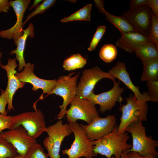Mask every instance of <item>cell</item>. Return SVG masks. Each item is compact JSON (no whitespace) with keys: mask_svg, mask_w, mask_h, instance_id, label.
Segmentation results:
<instances>
[{"mask_svg":"<svg viewBox=\"0 0 158 158\" xmlns=\"http://www.w3.org/2000/svg\"><path fill=\"white\" fill-rule=\"evenodd\" d=\"M25 156L18 154L17 156L13 158H25Z\"/></svg>","mask_w":158,"mask_h":158,"instance_id":"obj_40","label":"cell"},{"mask_svg":"<svg viewBox=\"0 0 158 158\" xmlns=\"http://www.w3.org/2000/svg\"><path fill=\"white\" fill-rule=\"evenodd\" d=\"M117 50L116 46L112 44H106L101 48L99 53L101 59L106 63H111L116 58Z\"/></svg>","mask_w":158,"mask_h":158,"instance_id":"obj_26","label":"cell"},{"mask_svg":"<svg viewBox=\"0 0 158 158\" xmlns=\"http://www.w3.org/2000/svg\"><path fill=\"white\" fill-rule=\"evenodd\" d=\"M128 150L124 151L122 153L120 158H127V154L128 153Z\"/></svg>","mask_w":158,"mask_h":158,"instance_id":"obj_39","label":"cell"},{"mask_svg":"<svg viewBox=\"0 0 158 158\" xmlns=\"http://www.w3.org/2000/svg\"><path fill=\"white\" fill-rule=\"evenodd\" d=\"M147 6L150 8L153 13L158 18V0H149Z\"/></svg>","mask_w":158,"mask_h":158,"instance_id":"obj_35","label":"cell"},{"mask_svg":"<svg viewBox=\"0 0 158 158\" xmlns=\"http://www.w3.org/2000/svg\"><path fill=\"white\" fill-rule=\"evenodd\" d=\"M86 158H92V157H87Z\"/></svg>","mask_w":158,"mask_h":158,"instance_id":"obj_42","label":"cell"},{"mask_svg":"<svg viewBox=\"0 0 158 158\" xmlns=\"http://www.w3.org/2000/svg\"><path fill=\"white\" fill-rule=\"evenodd\" d=\"M11 124V116H8L0 113V132L4 129H10Z\"/></svg>","mask_w":158,"mask_h":158,"instance_id":"obj_33","label":"cell"},{"mask_svg":"<svg viewBox=\"0 0 158 158\" xmlns=\"http://www.w3.org/2000/svg\"><path fill=\"white\" fill-rule=\"evenodd\" d=\"M106 27L104 25L98 27L90 42L89 47L87 48L90 51L94 50L101 39L104 33Z\"/></svg>","mask_w":158,"mask_h":158,"instance_id":"obj_31","label":"cell"},{"mask_svg":"<svg viewBox=\"0 0 158 158\" xmlns=\"http://www.w3.org/2000/svg\"><path fill=\"white\" fill-rule=\"evenodd\" d=\"M116 124V118L114 115L105 117L98 116L90 124H80L91 141L98 140L107 135L114 129Z\"/></svg>","mask_w":158,"mask_h":158,"instance_id":"obj_14","label":"cell"},{"mask_svg":"<svg viewBox=\"0 0 158 158\" xmlns=\"http://www.w3.org/2000/svg\"><path fill=\"white\" fill-rule=\"evenodd\" d=\"M22 126L26 130L29 135L36 140L43 132H47L44 116L41 111L35 109V111L25 112L11 116V124L10 129Z\"/></svg>","mask_w":158,"mask_h":158,"instance_id":"obj_4","label":"cell"},{"mask_svg":"<svg viewBox=\"0 0 158 158\" xmlns=\"http://www.w3.org/2000/svg\"><path fill=\"white\" fill-rule=\"evenodd\" d=\"M125 99L126 103L122 104L119 108L122 115L118 126V134L126 132V128L132 123L138 120L145 121L147 120V102L138 100L135 95L132 94L126 97Z\"/></svg>","mask_w":158,"mask_h":158,"instance_id":"obj_3","label":"cell"},{"mask_svg":"<svg viewBox=\"0 0 158 158\" xmlns=\"http://www.w3.org/2000/svg\"><path fill=\"white\" fill-rule=\"evenodd\" d=\"M151 10L145 5L130 9L121 16L127 20L139 32L148 36L151 22Z\"/></svg>","mask_w":158,"mask_h":158,"instance_id":"obj_15","label":"cell"},{"mask_svg":"<svg viewBox=\"0 0 158 158\" xmlns=\"http://www.w3.org/2000/svg\"><path fill=\"white\" fill-rule=\"evenodd\" d=\"M104 78L110 79L114 83L116 82L115 78L110 74L102 71L98 66L84 70L77 85L76 96L86 99L94 91L97 83Z\"/></svg>","mask_w":158,"mask_h":158,"instance_id":"obj_9","label":"cell"},{"mask_svg":"<svg viewBox=\"0 0 158 158\" xmlns=\"http://www.w3.org/2000/svg\"><path fill=\"white\" fill-rule=\"evenodd\" d=\"M0 136L11 143L19 154L25 156L32 145L37 142L36 140L29 135L25 129L21 126L0 132Z\"/></svg>","mask_w":158,"mask_h":158,"instance_id":"obj_12","label":"cell"},{"mask_svg":"<svg viewBox=\"0 0 158 158\" xmlns=\"http://www.w3.org/2000/svg\"><path fill=\"white\" fill-rule=\"evenodd\" d=\"M141 121H135L130 124L126 131L130 133L132 138L131 147L128 150V152H136L142 156L152 154L158 156L156 148L158 141L152 138V136H147L145 128Z\"/></svg>","mask_w":158,"mask_h":158,"instance_id":"obj_2","label":"cell"},{"mask_svg":"<svg viewBox=\"0 0 158 158\" xmlns=\"http://www.w3.org/2000/svg\"><path fill=\"white\" fill-rule=\"evenodd\" d=\"M148 91L147 92L150 101L153 102L158 101V80L146 81Z\"/></svg>","mask_w":158,"mask_h":158,"instance_id":"obj_30","label":"cell"},{"mask_svg":"<svg viewBox=\"0 0 158 158\" xmlns=\"http://www.w3.org/2000/svg\"><path fill=\"white\" fill-rule=\"evenodd\" d=\"M16 59V58H9L6 65L0 66L6 71L7 74V85L5 90L8 101L7 111L9 112L12 109L14 110L13 105L14 94L18 89L23 88L25 84V83L20 81L15 75L17 72L15 69L18 66Z\"/></svg>","mask_w":158,"mask_h":158,"instance_id":"obj_16","label":"cell"},{"mask_svg":"<svg viewBox=\"0 0 158 158\" xmlns=\"http://www.w3.org/2000/svg\"><path fill=\"white\" fill-rule=\"evenodd\" d=\"M48 136L44 140L43 144L50 158H61V146L64 138L72 133L69 123L64 124L61 119L47 127Z\"/></svg>","mask_w":158,"mask_h":158,"instance_id":"obj_7","label":"cell"},{"mask_svg":"<svg viewBox=\"0 0 158 158\" xmlns=\"http://www.w3.org/2000/svg\"><path fill=\"white\" fill-rule=\"evenodd\" d=\"M149 0H132L130 2V9L147 5Z\"/></svg>","mask_w":158,"mask_h":158,"instance_id":"obj_34","label":"cell"},{"mask_svg":"<svg viewBox=\"0 0 158 158\" xmlns=\"http://www.w3.org/2000/svg\"><path fill=\"white\" fill-rule=\"evenodd\" d=\"M92 4H87L69 16L63 18L61 21L66 23L75 20H90V12Z\"/></svg>","mask_w":158,"mask_h":158,"instance_id":"obj_24","label":"cell"},{"mask_svg":"<svg viewBox=\"0 0 158 158\" xmlns=\"http://www.w3.org/2000/svg\"><path fill=\"white\" fill-rule=\"evenodd\" d=\"M118 126L107 135L96 140L91 141L93 151L96 156L98 154L107 158H120L123 152L130 149L132 145L127 143L129 138L128 132L118 134Z\"/></svg>","mask_w":158,"mask_h":158,"instance_id":"obj_1","label":"cell"},{"mask_svg":"<svg viewBox=\"0 0 158 158\" xmlns=\"http://www.w3.org/2000/svg\"><path fill=\"white\" fill-rule=\"evenodd\" d=\"M55 0H44L35 8V10L28 15L25 20L23 22V26L29 20L38 14H41L49 8L55 3Z\"/></svg>","mask_w":158,"mask_h":158,"instance_id":"obj_27","label":"cell"},{"mask_svg":"<svg viewBox=\"0 0 158 158\" xmlns=\"http://www.w3.org/2000/svg\"><path fill=\"white\" fill-rule=\"evenodd\" d=\"M157 157L152 154L142 156L136 152H128L127 154V158H157Z\"/></svg>","mask_w":158,"mask_h":158,"instance_id":"obj_36","label":"cell"},{"mask_svg":"<svg viewBox=\"0 0 158 158\" xmlns=\"http://www.w3.org/2000/svg\"><path fill=\"white\" fill-rule=\"evenodd\" d=\"M114 83L113 87L109 90L99 94H95L93 91L86 98L95 105H99V110L102 113L111 110L117 102L121 103L123 100L121 95L124 89L120 87V81Z\"/></svg>","mask_w":158,"mask_h":158,"instance_id":"obj_13","label":"cell"},{"mask_svg":"<svg viewBox=\"0 0 158 158\" xmlns=\"http://www.w3.org/2000/svg\"><path fill=\"white\" fill-rule=\"evenodd\" d=\"M151 15V25L148 37L150 41L158 47V18L152 11Z\"/></svg>","mask_w":158,"mask_h":158,"instance_id":"obj_28","label":"cell"},{"mask_svg":"<svg viewBox=\"0 0 158 158\" xmlns=\"http://www.w3.org/2000/svg\"><path fill=\"white\" fill-rule=\"evenodd\" d=\"M108 72L114 78H117L122 82L132 91L138 100L146 102L150 101L147 92L141 93L139 91V87L133 84L124 63L118 61Z\"/></svg>","mask_w":158,"mask_h":158,"instance_id":"obj_17","label":"cell"},{"mask_svg":"<svg viewBox=\"0 0 158 158\" xmlns=\"http://www.w3.org/2000/svg\"><path fill=\"white\" fill-rule=\"evenodd\" d=\"M69 127L74 136V139L70 148L62 150L63 154L68 158H85L96 156L93 151V145L80 124L69 123Z\"/></svg>","mask_w":158,"mask_h":158,"instance_id":"obj_5","label":"cell"},{"mask_svg":"<svg viewBox=\"0 0 158 158\" xmlns=\"http://www.w3.org/2000/svg\"><path fill=\"white\" fill-rule=\"evenodd\" d=\"M70 104V108L66 110L65 114L69 123L76 122L78 120H81L89 124L99 116L95 104L87 99L76 95Z\"/></svg>","mask_w":158,"mask_h":158,"instance_id":"obj_8","label":"cell"},{"mask_svg":"<svg viewBox=\"0 0 158 158\" xmlns=\"http://www.w3.org/2000/svg\"><path fill=\"white\" fill-rule=\"evenodd\" d=\"M9 1L8 0H0V13L8 12L10 7Z\"/></svg>","mask_w":158,"mask_h":158,"instance_id":"obj_37","label":"cell"},{"mask_svg":"<svg viewBox=\"0 0 158 158\" xmlns=\"http://www.w3.org/2000/svg\"><path fill=\"white\" fill-rule=\"evenodd\" d=\"M34 65L30 63H26L23 70L20 72H17L15 75L21 82L29 83L32 86V89L36 91L39 89H41L43 92L39 99H43L44 94L49 95L55 87L56 80H47L38 77L33 73Z\"/></svg>","mask_w":158,"mask_h":158,"instance_id":"obj_11","label":"cell"},{"mask_svg":"<svg viewBox=\"0 0 158 158\" xmlns=\"http://www.w3.org/2000/svg\"><path fill=\"white\" fill-rule=\"evenodd\" d=\"M111 158H115L114 156H112L111 157Z\"/></svg>","mask_w":158,"mask_h":158,"instance_id":"obj_43","label":"cell"},{"mask_svg":"<svg viewBox=\"0 0 158 158\" xmlns=\"http://www.w3.org/2000/svg\"><path fill=\"white\" fill-rule=\"evenodd\" d=\"M2 56H3V53L0 50V66L2 64L1 63V59L2 58Z\"/></svg>","mask_w":158,"mask_h":158,"instance_id":"obj_41","label":"cell"},{"mask_svg":"<svg viewBox=\"0 0 158 158\" xmlns=\"http://www.w3.org/2000/svg\"><path fill=\"white\" fill-rule=\"evenodd\" d=\"M42 1V0H35L32 5L28 8L29 10L31 11L33 9L35 8Z\"/></svg>","mask_w":158,"mask_h":158,"instance_id":"obj_38","label":"cell"},{"mask_svg":"<svg viewBox=\"0 0 158 158\" xmlns=\"http://www.w3.org/2000/svg\"><path fill=\"white\" fill-rule=\"evenodd\" d=\"M1 94L0 95V113L7 115V111H6V106L8 104V99L5 90L0 89Z\"/></svg>","mask_w":158,"mask_h":158,"instance_id":"obj_32","label":"cell"},{"mask_svg":"<svg viewBox=\"0 0 158 158\" xmlns=\"http://www.w3.org/2000/svg\"><path fill=\"white\" fill-rule=\"evenodd\" d=\"M150 41L148 36L138 32H130L122 34L116 41V46L132 54Z\"/></svg>","mask_w":158,"mask_h":158,"instance_id":"obj_18","label":"cell"},{"mask_svg":"<svg viewBox=\"0 0 158 158\" xmlns=\"http://www.w3.org/2000/svg\"><path fill=\"white\" fill-rule=\"evenodd\" d=\"M18 154L11 143L0 136V158H13L18 155Z\"/></svg>","mask_w":158,"mask_h":158,"instance_id":"obj_25","label":"cell"},{"mask_svg":"<svg viewBox=\"0 0 158 158\" xmlns=\"http://www.w3.org/2000/svg\"><path fill=\"white\" fill-rule=\"evenodd\" d=\"M31 2V0H10L9 3L16 16L15 24L12 27L0 31V37L6 39H13L15 45L23 33V20L24 14Z\"/></svg>","mask_w":158,"mask_h":158,"instance_id":"obj_10","label":"cell"},{"mask_svg":"<svg viewBox=\"0 0 158 158\" xmlns=\"http://www.w3.org/2000/svg\"><path fill=\"white\" fill-rule=\"evenodd\" d=\"M25 158H49L42 146L37 142L35 143L28 151Z\"/></svg>","mask_w":158,"mask_h":158,"instance_id":"obj_29","label":"cell"},{"mask_svg":"<svg viewBox=\"0 0 158 158\" xmlns=\"http://www.w3.org/2000/svg\"><path fill=\"white\" fill-rule=\"evenodd\" d=\"M34 28L33 24L30 23L27 28L24 30L23 35L18 40L15 45L17 46L16 48L9 53L11 55L15 54L16 59L19 62L18 70L20 72L23 70L26 65L24 57V53L26 40L28 37H30L31 38L34 37Z\"/></svg>","mask_w":158,"mask_h":158,"instance_id":"obj_19","label":"cell"},{"mask_svg":"<svg viewBox=\"0 0 158 158\" xmlns=\"http://www.w3.org/2000/svg\"><path fill=\"white\" fill-rule=\"evenodd\" d=\"M95 6L100 12L105 14L106 19L119 30L121 35L130 32H138L132 25L124 18L121 16L114 15L106 11L104 8L103 2L99 1L97 2L95 4Z\"/></svg>","mask_w":158,"mask_h":158,"instance_id":"obj_20","label":"cell"},{"mask_svg":"<svg viewBox=\"0 0 158 158\" xmlns=\"http://www.w3.org/2000/svg\"><path fill=\"white\" fill-rule=\"evenodd\" d=\"M142 63L143 69L141 81L158 80V59Z\"/></svg>","mask_w":158,"mask_h":158,"instance_id":"obj_22","label":"cell"},{"mask_svg":"<svg viewBox=\"0 0 158 158\" xmlns=\"http://www.w3.org/2000/svg\"><path fill=\"white\" fill-rule=\"evenodd\" d=\"M75 73L71 72L67 75L59 77L56 80L55 87L49 94H55L63 99L62 104L59 106L60 111L57 115V119L61 120L64 117L67 107L76 95L77 82L80 73L72 77Z\"/></svg>","mask_w":158,"mask_h":158,"instance_id":"obj_6","label":"cell"},{"mask_svg":"<svg viewBox=\"0 0 158 158\" xmlns=\"http://www.w3.org/2000/svg\"><path fill=\"white\" fill-rule=\"evenodd\" d=\"M135 53L142 63L158 59V47L151 41L142 46Z\"/></svg>","mask_w":158,"mask_h":158,"instance_id":"obj_21","label":"cell"},{"mask_svg":"<svg viewBox=\"0 0 158 158\" xmlns=\"http://www.w3.org/2000/svg\"><path fill=\"white\" fill-rule=\"evenodd\" d=\"M87 59L80 54H74L64 60L63 67L65 70L68 71L81 68L87 63Z\"/></svg>","mask_w":158,"mask_h":158,"instance_id":"obj_23","label":"cell"}]
</instances>
